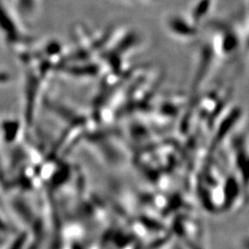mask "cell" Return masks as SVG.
<instances>
[{
    "instance_id": "1",
    "label": "cell",
    "mask_w": 249,
    "mask_h": 249,
    "mask_svg": "<svg viewBox=\"0 0 249 249\" xmlns=\"http://www.w3.org/2000/svg\"><path fill=\"white\" fill-rule=\"evenodd\" d=\"M0 42L17 56L30 49V38L0 3Z\"/></svg>"
},
{
    "instance_id": "2",
    "label": "cell",
    "mask_w": 249,
    "mask_h": 249,
    "mask_svg": "<svg viewBox=\"0 0 249 249\" xmlns=\"http://www.w3.org/2000/svg\"><path fill=\"white\" fill-rule=\"evenodd\" d=\"M10 80L9 73L5 71H0V84H7Z\"/></svg>"
}]
</instances>
